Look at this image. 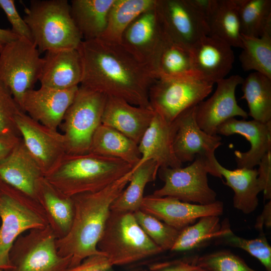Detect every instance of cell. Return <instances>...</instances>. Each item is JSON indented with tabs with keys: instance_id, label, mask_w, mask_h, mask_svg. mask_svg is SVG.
Returning a JSON list of instances; mask_svg holds the SVG:
<instances>
[{
	"instance_id": "1",
	"label": "cell",
	"mask_w": 271,
	"mask_h": 271,
	"mask_svg": "<svg viewBox=\"0 0 271 271\" xmlns=\"http://www.w3.org/2000/svg\"><path fill=\"white\" fill-rule=\"evenodd\" d=\"M77 49L82 64L80 86L151 108L149 90L156 79L120 44L98 38L82 40Z\"/></svg>"
},
{
	"instance_id": "2",
	"label": "cell",
	"mask_w": 271,
	"mask_h": 271,
	"mask_svg": "<svg viewBox=\"0 0 271 271\" xmlns=\"http://www.w3.org/2000/svg\"><path fill=\"white\" fill-rule=\"evenodd\" d=\"M131 174L132 170L99 191L71 197L74 206L71 226L69 231L56 242L58 254L71 259L68 268L79 265L88 256L103 254L98 249L97 244L109 215L111 206L127 185Z\"/></svg>"
},
{
	"instance_id": "3",
	"label": "cell",
	"mask_w": 271,
	"mask_h": 271,
	"mask_svg": "<svg viewBox=\"0 0 271 271\" xmlns=\"http://www.w3.org/2000/svg\"><path fill=\"white\" fill-rule=\"evenodd\" d=\"M132 169L126 162L91 153L66 154L46 180L63 195L71 197L99 191Z\"/></svg>"
},
{
	"instance_id": "4",
	"label": "cell",
	"mask_w": 271,
	"mask_h": 271,
	"mask_svg": "<svg viewBox=\"0 0 271 271\" xmlns=\"http://www.w3.org/2000/svg\"><path fill=\"white\" fill-rule=\"evenodd\" d=\"M24 19L40 53L77 49L82 38L67 0H32Z\"/></svg>"
},
{
	"instance_id": "5",
	"label": "cell",
	"mask_w": 271,
	"mask_h": 271,
	"mask_svg": "<svg viewBox=\"0 0 271 271\" xmlns=\"http://www.w3.org/2000/svg\"><path fill=\"white\" fill-rule=\"evenodd\" d=\"M98 249L113 265H123L163 252L137 222L133 213L110 210Z\"/></svg>"
},
{
	"instance_id": "6",
	"label": "cell",
	"mask_w": 271,
	"mask_h": 271,
	"mask_svg": "<svg viewBox=\"0 0 271 271\" xmlns=\"http://www.w3.org/2000/svg\"><path fill=\"white\" fill-rule=\"evenodd\" d=\"M107 97L103 93L79 86L60 126L67 154L89 152L93 135L101 124Z\"/></svg>"
},
{
	"instance_id": "7",
	"label": "cell",
	"mask_w": 271,
	"mask_h": 271,
	"mask_svg": "<svg viewBox=\"0 0 271 271\" xmlns=\"http://www.w3.org/2000/svg\"><path fill=\"white\" fill-rule=\"evenodd\" d=\"M40 53L33 41L24 37L4 44L0 51V81L22 110L25 94L33 89L41 74Z\"/></svg>"
},
{
	"instance_id": "8",
	"label": "cell",
	"mask_w": 271,
	"mask_h": 271,
	"mask_svg": "<svg viewBox=\"0 0 271 271\" xmlns=\"http://www.w3.org/2000/svg\"><path fill=\"white\" fill-rule=\"evenodd\" d=\"M158 174L164 185L154 191L155 196L172 197L200 205L217 201V194L209 186L207 175L222 177L203 157L197 156L192 164L184 168L161 167Z\"/></svg>"
},
{
	"instance_id": "9",
	"label": "cell",
	"mask_w": 271,
	"mask_h": 271,
	"mask_svg": "<svg viewBox=\"0 0 271 271\" xmlns=\"http://www.w3.org/2000/svg\"><path fill=\"white\" fill-rule=\"evenodd\" d=\"M214 83L189 77L156 79L149 90L151 107L168 122L196 106L212 92Z\"/></svg>"
},
{
	"instance_id": "10",
	"label": "cell",
	"mask_w": 271,
	"mask_h": 271,
	"mask_svg": "<svg viewBox=\"0 0 271 271\" xmlns=\"http://www.w3.org/2000/svg\"><path fill=\"white\" fill-rule=\"evenodd\" d=\"M32 200L0 180V269L12 267L10 252L18 236L26 231L46 226L30 208L28 203Z\"/></svg>"
},
{
	"instance_id": "11",
	"label": "cell",
	"mask_w": 271,
	"mask_h": 271,
	"mask_svg": "<svg viewBox=\"0 0 271 271\" xmlns=\"http://www.w3.org/2000/svg\"><path fill=\"white\" fill-rule=\"evenodd\" d=\"M30 231L22 237L20 249L10 258L12 267L7 271H64L69 267L71 259L58 254L50 226Z\"/></svg>"
},
{
	"instance_id": "12",
	"label": "cell",
	"mask_w": 271,
	"mask_h": 271,
	"mask_svg": "<svg viewBox=\"0 0 271 271\" xmlns=\"http://www.w3.org/2000/svg\"><path fill=\"white\" fill-rule=\"evenodd\" d=\"M156 9L166 35L176 43L191 49L209 34L207 19L191 0H156Z\"/></svg>"
},
{
	"instance_id": "13",
	"label": "cell",
	"mask_w": 271,
	"mask_h": 271,
	"mask_svg": "<svg viewBox=\"0 0 271 271\" xmlns=\"http://www.w3.org/2000/svg\"><path fill=\"white\" fill-rule=\"evenodd\" d=\"M166 37L155 5L141 14L126 28L120 44L155 78V65Z\"/></svg>"
},
{
	"instance_id": "14",
	"label": "cell",
	"mask_w": 271,
	"mask_h": 271,
	"mask_svg": "<svg viewBox=\"0 0 271 271\" xmlns=\"http://www.w3.org/2000/svg\"><path fill=\"white\" fill-rule=\"evenodd\" d=\"M16 123L26 148L44 176L49 174L67 154L63 134L42 124L23 111L17 115Z\"/></svg>"
},
{
	"instance_id": "15",
	"label": "cell",
	"mask_w": 271,
	"mask_h": 271,
	"mask_svg": "<svg viewBox=\"0 0 271 271\" xmlns=\"http://www.w3.org/2000/svg\"><path fill=\"white\" fill-rule=\"evenodd\" d=\"M195 106L184 111L173 121L175 155L182 163L192 162L197 156H201L217 170L214 165L215 151L222 145L221 137L209 134L200 128L195 119Z\"/></svg>"
},
{
	"instance_id": "16",
	"label": "cell",
	"mask_w": 271,
	"mask_h": 271,
	"mask_svg": "<svg viewBox=\"0 0 271 271\" xmlns=\"http://www.w3.org/2000/svg\"><path fill=\"white\" fill-rule=\"evenodd\" d=\"M243 80L240 75H233L218 81L213 95L195 106V119L201 129L216 135L219 126L227 120L235 116L247 118L248 113L237 104L235 97L236 89Z\"/></svg>"
},
{
	"instance_id": "17",
	"label": "cell",
	"mask_w": 271,
	"mask_h": 271,
	"mask_svg": "<svg viewBox=\"0 0 271 271\" xmlns=\"http://www.w3.org/2000/svg\"><path fill=\"white\" fill-rule=\"evenodd\" d=\"M221 201L200 205L183 202L172 197H144L140 210L167 224L181 230L195 223L200 218L210 215L219 216L223 212Z\"/></svg>"
},
{
	"instance_id": "18",
	"label": "cell",
	"mask_w": 271,
	"mask_h": 271,
	"mask_svg": "<svg viewBox=\"0 0 271 271\" xmlns=\"http://www.w3.org/2000/svg\"><path fill=\"white\" fill-rule=\"evenodd\" d=\"M78 87L58 89L41 86L30 90L24 97L22 110L46 127L58 130Z\"/></svg>"
},
{
	"instance_id": "19",
	"label": "cell",
	"mask_w": 271,
	"mask_h": 271,
	"mask_svg": "<svg viewBox=\"0 0 271 271\" xmlns=\"http://www.w3.org/2000/svg\"><path fill=\"white\" fill-rule=\"evenodd\" d=\"M44 177L22 139L0 163V180L36 201L40 182Z\"/></svg>"
},
{
	"instance_id": "20",
	"label": "cell",
	"mask_w": 271,
	"mask_h": 271,
	"mask_svg": "<svg viewBox=\"0 0 271 271\" xmlns=\"http://www.w3.org/2000/svg\"><path fill=\"white\" fill-rule=\"evenodd\" d=\"M194 68L201 79L213 83L225 78L233 67L232 47L222 39L207 35L190 49Z\"/></svg>"
},
{
	"instance_id": "21",
	"label": "cell",
	"mask_w": 271,
	"mask_h": 271,
	"mask_svg": "<svg viewBox=\"0 0 271 271\" xmlns=\"http://www.w3.org/2000/svg\"><path fill=\"white\" fill-rule=\"evenodd\" d=\"M217 134L225 136L238 134L245 138L250 144V148L247 152L235 151L238 168L253 169L271 150V121L264 123L233 117L219 125Z\"/></svg>"
},
{
	"instance_id": "22",
	"label": "cell",
	"mask_w": 271,
	"mask_h": 271,
	"mask_svg": "<svg viewBox=\"0 0 271 271\" xmlns=\"http://www.w3.org/2000/svg\"><path fill=\"white\" fill-rule=\"evenodd\" d=\"M154 114L151 108L135 106L121 98L107 96L101 123L115 129L138 145Z\"/></svg>"
},
{
	"instance_id": "23",
	"label": "cell",
	"mask_w": 271,
	"mask_h": 271,
	"mask_svg": "<svg viewBox=\"0 0 271 271\" xmlns=\"http://www.w3.org/2000/svg\"><path fill=\"white\" fill-rule=\"evenodd\" d=\"M173 122H167L155 111L150 124L138 144L141 157L136 167L148 160L155 161L160 168L182 167L173 150Z\"/></svg>"
},
{
	"instance_id": "24",
	"label": "cell",
	"mask_w": 271,
	"mask_h": 271,
	"mask_svg": "<svg viewBox=\"0 0 271 271\" xmlns=\"http://www.w3.org/2000/svg\"><path fill=\"white\" fill-rule=\"evenodd\" d=\"M43 59L41 86L65 89L80 84L82 64L77 49L46 52Z\"/></svg>"
},
{
	"instance_id": "25",
	"label": "cell",
	"mask_w": 271,
	"mask_h": 271,
	"mask_svg": "<svg viewBox=\"0 0 271 271\" xmlns=\"http://www.w3.org/2000/svg\"><path fill=\"white\" fill-rule=\"evenodd\" d=\"M214 165L221 176L225 178L224 184L234 191L233 207L246 214L255 211L258 205V195L262 191L257 170L245 168L229 170L222 166L216 159Z\"/></svg>"
},
{
	"instance_id": "26",
	"label": "cell",
	"mask_w": 271,
	"mask_h": 271,
	"mask_svg": "<svg viewBox=\"0 0 271 271\" xmlns=\"http://www.w3.org/2000/svg\"><path fill=\"white\" fill-rule=\"evenodd\" d=\"M88 153L120 159L132 169L138 164L141 157L137 143L115 129L102 123L93 135Z\"/></svg>"
},
{
	"instance_id": "27",
	"label": "cell",
	"mask_w": 271,
	"mask_h": 271,
	"mask_svg": "<svg viewBox=\"0 0 271 271\" xmlns=\"http://www.w3.org/2000/svg\"><path fill=\"white\" fill-rule=\"evenodd\" d=\"M114 0H72L70 13L83 40L101 37Z\"/></svg>"
},
{
	"instance_id": "28",
	"label": "cell",
	"mask_w": 271,
	"mask_h": 271,
	"mask_svg": "<svg viewBox=\"0 0 271 271\" xmlns=\"http://www.w3.org/2000/svg\"><path fill=\"white\" fill-rule=\"evenodd\" d=\"M154 75L156 79L172 77L201 79L194 68L190 49L175 43L167 35L156 62Z\"/></svg>"
},
{
	"instance_id": "29",
	"label": "cell",
	"mask_w": 271,
	"mask_h": 271,
	"mask_svg": "<svg viewBox=\"0 0 271 271\" xmlns=\"http://www.w3.org/2000/svg\"><path fill=\"white\" fill-rule=\"evenodd\" d=\"M232 230L229 222L222 223L218 216H203L192 225L180 230L171 251H183L193 249L212 239H217Z\"/></svg>"
},
{
	"instance_id": "30",
	"label": "cell",
	"mask_w": 271,
	"mask_h": 271,
	"mask_svg": "<svg viewBox=\"0 0 271 271\" xmlns=\"http://www.w3.org/2000/svg\"><path fill=\"white\" fill-rule=\"evenodd\" d=\"M159 168L153 160H148L133 168L127 187L113 202L111 210L133 213L140 209L146 186L156 179Z\"/></svg>"
},
{
	"instance_id": "31",
	"label": "cell",
	"mask_w": 271,
	"mask_h": 271,
	"mask_svg": "<svg viewBox=\"0 0 271 271\" xmlns=\"http://www.w3.org/2000/svg\"><path fill=\"white\" fill-rule=\"evenodd\" d=\"M156 0H114L108 14L106 29L100 39L120 44L126 28L141 14L153 8Z\"/></svg>"
},
{
	"instance_id": "32",
	"label": "cell",
	"mask_w": 271,
	"mask_h": 271,
	"mask_svg": "<svg viewBox=\"0 0 271 271\" xmlns=\"http://www.w3.org/2000/svg\"><path fill=\"white\" fill-rule=\"evenodd\" d=\"M242 99L246 100L253 119L271 121V79L257 72L250 73L241 83Z\"/></svg>"
},
{
	"instance_id": "33",
	"label": "cell",
	"mask_w": 271,
	"mask_h": 271,
	"mask_svg": "<svg viewBox=\"0 0 271 271\" xmlns=\"http://www.w3.org/2000/svg\"><path fill=\"white\" fill-rule=\"evenodd\" d=\"M208 23L209 35L222 39L232 47L242 48L237 0H218Z\"/></svg>"
},
{
	"instance_id": "34",
	"label": "cell",
	"mask_w": 271,
	"mask_h": 271,
	"mask_svg": "<svg viewBox=\"0 0 271 271\" xmlns=\"http://www.w3.org/2000/svg\"><path fill=\"white\" fill-rule=\"evenodd\" d=\"M241 41L242 51L239 59L242 69L271 79V26L259 37L241 34Z\"/></svg>"
},
{
	"instance_id": "35",
	"label": "cell",
	"mask_w": 271,
	"mask_h": 271,
	"mask_svg": "<svg viewBox=\"0 0 271 271\" xmlns=\"http://www.w3.org/2000/svg\"><path fill=\"white\" fill-rule=\"evenodd\" d=\"M38 201L44 204L54 221L65 235L70 230L73 219L72 198L60 193L44 177L39 185Z\"/></svg>"
},
{
	"instance_id": "36",
	"label": "cell",
	"mask_w": 271,
	"mask_h": 271,
	"mask_svg": "<svg viewBox=\"0 0 271 271\" xmlns=\"http://www.w3.org/2000/svg\"><path fill=\"white\" fill-rule=\"evenodd\" d=\"M241 34L260 37L271 26L270 0H237Z\"/></svg>"
},
{
	"instance_id": "37",
	"label": "cell",
	"mask_w": 271,
	"mask_h": 271,
	"mask_svg": "<svg viewBox=\"0 0 271 271\" xmlns=\"http://www.w3.org/2000/svg\"><path fill=\"white\" fill-rule=\"evenodd\" d=\"M134 216L144 232L163 251L171 250L180 230L139 209Z\"/></svg>"
},
{
	"instance_id": "38",
	"label": "cell",
	"mask_w": 271,
	"mask_h": 271,
	"mask_svg": "<svg viewBox=\"0 0 271 271\" xmlns=\"http://www.w3.org/2000/svg\"><path fill=\"white\" fill-rule=\"evenodd\" d=\"M21 111L9 89L0 81V139H21L16 123V116Z\"/></svg>"
},
{
	"instance_id": "39",
	"label": "cell",
	"mask_w": 271,
	"mask_h": 271,
	"mask_svg": "<svg viewBox=\"0 0 271 271\" xmlns=\"http://www.w3.org/2000/svg\"><path fill=\"white\" fill-rule=\"evenodd\" d=\"M204 271H258L249 267L239 256L222 250L192 257Z\"/></svg>"
},
{
	"instance_id": "40",
	"label": "cell",
	"mask_w": 271,
	"mask_h": 271,
	"mask_svg": "<svg viewBox=\"0 0 271 271\" xmlns=\"http://www.w3.org/2000/svg\"><path fill=\"white\" fill-rule=\"evenodd\" d=\"M216 240L245 250L257 259L266 271H271V247L262 232L257 238L247 239L236 235L231 231Z\"/></svg>"
},
{
	"instance_id": "41",
	"label": "cell",
	"mask_w": 271,
	"mask_h": 271,
	"mask_svg": "<svg viewBox=\"0 0 271 271\" xmlns=\"http://www.w3.org/2000/svg\"><path fill=\"white\" fill-rule=\"evenodd\" d=\"M0 8L5 12L11 24L12 31L20 37H24L33 42L30 29L24 18L18 12L15 1L0 0Z\"/></svg>"
},
{
	"instance_id": "42",
	"label": "cell",
	"mask_w": 271,
	"mask_h": 271,
	"mask_svg": "<svg viewBox=\"0 0 271 271\" xmlns=\"http://www.w3.org/2000/svg\"><path fill=\"white\" fill-rule=\"evenodd\" d=\"M106 257L103 254L87 257L79 265L64 271H115Z\"/></svg>"
},
{
	"instance_id": "43",
	"label": "cell",
	"mask_w": 271,
	"mask_h": 271,
	"mask_svg": "<svg viewBox=\"0 0 271 271\" xmlns=\"http://www.w3.org/2000/svg\"><path fill=\"white\" fill-rule=\"evenodd\" d=\"M152 271H204L192 259L183 258L165 261L152 264Z\"/></svg>"
},
{
	"instance_id": "44",
	"label": "cell",
	"mask_w": 271,
	"mask_h": 271,
	"mask_svg": "<svg viewBox=\"0 0 271 271\" xmlns=\"http://www.w3.org/2000/svg\"><path fill=\"white\" fill-rule=\"evenodd\" d=\"M258 179L262 188L264 198H271V150L261 158L259 164Z\"/></svg>"
},
{
	"instance_id": "45",
	"label": "cell",
	"mask_w": 271,
	"mask_h": 271,
	"mask_svg": "<svg viewBox=\"0 0 271 271\" xmlns=\"http://www.w3.org/2000/svg\"><path fill=\"white\" fill-rule=\"evenodd\" d=\"M218 0H191L195 7L203 15L207 21L216 9Z\"/></svg>"
},
{
	"instance_id": "46",
	"label": "cell",
	"mask_w": 271,
	"mask_h": 271,
	"mask_svg": "<svg viewBox=\"0 0 271 271\" xmlns=\"http://www.w3.org/2000/svg\"><path fill=\"white\" fill-rule=\"evenodd\" d=\"M270 228L271 226V201L269 200L264 207L262 213L257 218L255 227L263 232V227Z\"/></svg>"
},
{
	"instance_id": "47",
	"label": "cell",
	"mask_w": 271,
	"mask_h": 271,
	"mask_svg": "<svg viewBox=\"0 0 271 271\" xmlns=\"http://www.w3.org/2000/svg\"><path fill=\"white\" fill-rule=\"evenodd\" d=\"M21 139L13 141L0 139V163L10 154Z\"/></svg>"
},
{
	"instance_id": "48",
	"label": "cell",
	"mask_w": 271,
	"mask_h": 271,
	"mask_svg": "<svg viewBox=\"0 0 271 271\" xmlns=\"http://www.w3.org/2000/svg\"><path fill=\"white\" fill-rule=\"evenodd\" d=\"M19 38L12 30L0 28V43L4 45Z\"/></svg>"
},
{
	"instance_id": "49",
	"label": "cell",
	"mask_w": 271,
	"mask_h": 271,
	"mask_svg": "<svg viewBox=\"0 0 271 271\" xmlns=\"http://www.w3.org/2000/svg\"><path fill=\"white\" fill-rule=\"evenodd\" d=\"M3 45H4L3 44L0 43V51L2 49Z\"/></svg>"
},
{
	"instance_id": "50",
	"label": "cell",
	"mask_w": 271,
	"mask_h": 271,
	"mask_svg": "<svg viewBox=\"0 0 271 271\" xmlns=\"http://www.w3.org/2000/svg\"><path fill=\"white\" fill-rule=\"evenodd\" d=\"M0 271H3V270H2V269H0Z\"/></svg>"
}]
</instances>
